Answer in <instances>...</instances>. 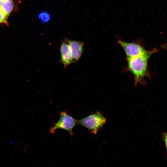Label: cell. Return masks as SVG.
<instances>
[{"label":"cell","mask_w":167,"mask_h":167,"mask_svg":"<svg viewBox=\"0 0 167 167\" xmlns=\"http://www.w3.org/2000/svg\"><path fill=\"white\" fill-rule=\"evenodd\" d=\"M157 51L156 49L147 50L139 56L127 59L128 69L134 76L135 85L139 83L144 84V78L149 75L148 70V60L152 54Z\"/></svg>","instance_id":"cell-1"},{"label":"cell","mask_w":167,"mask_h":167,"mask_svg":"<svg viewBox=\"0 0 167 167\" xmlns=\"http://www.w3.org/2000/svg\"><path fill=\"white\" fill-rule=\"evenodd\" d=\"M106 120L101 113L98 111L85 118L77 120V122L78 125L86 128L91 133L96 134L105 123Z\"/></svg>","instance_id":"cell-2"},{"label":"cell","mask_w":167,"mask_h":167,"mask_svg":"<svg viewBox=\"0 0 167 167\" xmlns=\"http://www.w3.org/2000/svg\"><path fill=\"white\" fill-rule=\"evenodd\" d=\"M77 120L73 118L66 112L61 111L59 120L49 129V132L53 134L58 129H62L68 131L71 135H73L72 130L77 124Z\"/></svg>","instance_id":"cell-3"},{"label":"cell","mask_w":167,"mask_h":167,"mask_svg":"<svg viewBox=\"0 0 167 167\" xmlns=\"http://www.w3.org/2000/svg\"><path fill=\"white\" fill-rule=\"evenodd\" d=\"M118 42L124 50L127 59L139 56L147 51L141 45L136 42H128L120 40Z\"/></svg>","instance_id":"cell-4"},{"label":"cell","mask_w":167,"mask_h":167,"mask_svg":"<svg viewBox=\"0 0 167 167\" xmlns=\"http://www.w3.org/2000/svg\"><path fill=\"white\" fill-rule=\"evenodd\" d=\"M61 62L65 68L74 63L67 39H65L62 43L60 48Z\"/></svg>","instance_id":"cell-5"},{"label":"cell","mask_w":167,"mask_h":167,"mask_svg":"<svg viewBox=\"0 0 167 167\" xmlns=\"http://www.w3.org/2000/svg\"><path fill=\"white\" fill-rule=\"evenodd\" d=\"M67 40L74 63L76 62L80 58L83 52L84 43L82 41Z\"/></svg>","instance_id":"cell-6"},{"label":"cell","mask_w":167,"mask_h":167,"mask_svg":"<svg viewBox=\"0 0 167 167\" xmlns=\"http://www.w3.org/2000/svg\"><path fill=\"white\" fill-rule=\"evenodd\" d=\"M14 4L12 0L3 1L0 6V8L8 18L12 11Z\"/></svg>","instance_id":"cell-7"},{"label":"cell","mask_w":167,"mask_h":167,"mask_svg":"<svg viewBox=\"0 0 167 167\" xmlns=\"http://www.w3.org/2000/svg\"><path fill=\"white\" fill-rule=\"evenodd\" d=\"M7 18L0 8V24L8 25L9 24Z\"/></svg>","instance_id":"cell-8"},{"label":"cell","mask_w":167,"mask_h":167,"mask_svg":"<svg viewBox=\"0 0 167 167\" xmlns=\"http://www.w3.org/2000/svg\"><path fill=\"white\" fill-rule=\"evenodd\" d=\"M162 139L164 141L167 152V131L162 134Z\"/></svg>","instance_id":"cell-9"},{"label":"cell","mask_w":167,"mask_h":167,"mask_svg":"<svg viewBox=\"0 0 167 167\" xmlns=\"http://www.w3.org/2000/svg\"><path fill=\"white\" fill-rule=\"evenodd\" d=\"M162 47L164 49H167V43L163 45L162 46Z\"/></svg>","instance_id":"cell-10"},{"label":"cell","mask_w":167,"mask_h":167,"mask_svg":"<svg viewBox=\"0 0 167 167\" xmlns=\"http://www.w3.org/2000/svg\"><path fill=\"white\" fill-rule=\"evenodd\" d=\"M3 2V0H0V6Z\"/></svg>","instance_id":"cell-11"},{"label":"cell","mask_w":167,"mask_h":167,"mask_svg":"<svg viewBox=\"0 0 167 167\" xmlns=\"http://www.w3.org/2000/svg\"><path fill=\"white\" fill-rule=\"evenodd\" d=\"M3 1H11V0H3Z\"/></svg>","instance_id":"cell-12"}]
</instances>
